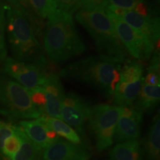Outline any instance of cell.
Wrapping results in <instances>:
<instances>
[{
    "label": "cell",
    "mask_w": 160,
    "mask_h": 160,
    "mask_svg": "<svg viewBox=\"0 0 160 160\" xmlns=\"http://www.w3.org/2000/svg\"><path fill=\"white\" fill-rule=\"evenodd\" d=\"M47 18L43 44L52 62H64L85 51L86 45L78 33L73 16L56 8Z\"/></svg>",
    "instance_id": "obj_1"
},
{
    "label": "cell",
    "mask_w": 160,
    "mask_h": 160,
    "mask_svg": "<svg viewBox=\"0 0 160 160\" xmlns=\"http://www.w3.org/2000/svg\"><path fill=\"white\" fill-rule=\"evenodd\" d=\"M5 11L6 30L13 58L47 69V60L26 13L8 4L5 5Z\"/></svg>",
    "instance_id": "obj_2"
},
{
    "label": "cell",
    "mask_w": 160,
    "mask_h": 160,
    "mask_svg": "<svg viewBox=\"0 0 160 160\" xmlns=\"http://www.w3.org/2000/svg\"><path fill=\"white\" fill-rule=\"evenodd\" d=\"M121 63L102 56H90L62 70V77L89 84L107 96L113 97L120 80Z\"/></svg>",
    "instance_id": "obj_3"
},
{
    "label": "cell",
    "mask_w": 160,
    "mask_h": 160,
    "mask_svg": "<svg viewBox=\"0 0 160 160\" xmlns=\"http://www.w3.org/2000/svg\"><path fill=\"white\" fill-rule=\"evenodd\" d=\"M75 18L94 40L100 56L121 64L125 61V50L116 33L111 19L105 11L81 8L76 13Z\"/></svg>",
    "instance_id": "obj_4"
},
{
    "label": "cell",
    "mask_w": 160,
    "mask_h": 160,
    "mask_svg": "<svg viewBox=\"0 0 160 160\" xmlns=\"http://www.w3.org/2000/svg\"><path fill=\"white\" fill-rule=\"evenodd\" d=\"M0 113L10 119L22 120L47 117L33 105L28 89L4 77L0 91Z\"/></svg>",
    "instance_id": "obj_5"
},
{
    "label": "cell",
    "mask_w": 160,
    "mask_h": 160,
    "mask_svg": "<svg viewBox=\"0 0 160 160\" xmlns=\"http://www.w3.org/2000/svg\"><path fill=\"white\" fill-rule=\"evenodd\" d=\"M121 106L98 105L91 108L88 118L91 131L95 136L96 148L102 151L114 142L116 126L121 117Z\"/></svg>",
    "instance_id": "obj_6"
},
{
    "label": "cell",
    "mask_w": 160,
    "mask_h": 160,
    "mask_svg": "<svg viewBox=\"0 0 160 160\" xmlns=\"http://www.w3.org/2000/svg\"><path fill=\"white\" fill-rule=\"evenodd\" d=\"M106 13L111 19L115 32L122 44L132 57L140 60L150 59L155 48L124 20L109 11Z\"/></svg>",
    "instance_id": "obj_7"
},
{
    "label": "cell",
    "mask_w": 160,
    "mask_h": 160,
    "mask_svg": "<svg viewBox=\"0 0 160 160\" xmlns=\"http://www.w3.org/2000/svg\"><path fill=\"white\" fill-rule=\"evenodd\" d=\"M3 71L28 90L42 87L49 73L47 69L37 65L19 61L14 58H6Z\"/></svg>",
    "instance_id": "obj_8"
},
{
    "label": "cell",
    "mask_w": 160,
    "mask_h": 160,
    "mask_svg": "<svg viewBox=\"0 0 160 160\" xmlns=\"http://www.w3.org/2000/svg\"><path fill=\"white\" fill-rule=\"evenodd\" d=\"M45 117L21 120L19 123V128L33 144L40 156L58 138L56 132L48 125Z\"/></svg>",
    "instance_id": "obj_9"
},
{
    "label": "cell",
    "mask_w": 160,
    "mask_h": 160,
    "mask_svg": "<svg viewBox=\"0 0 160 160\" xmlns=\"http://www.w3.org/2000/svg\"><path fill=\"white\" fill-rule=\"evenodd\" d=\"M91 153L83 145L58 137L42 152L41 160H89Z\"/></svg>",
    "instance_id": "obj_10"
},
{
    "label": "cell",
    "mask_w": 160,
    "mask_h": 160,
    "mask_svg": "<svg viewBox=\"0 0 160 160\" xmlns=\"http://www.w3.org/2000/svg\"><path fill=\"white\" fill-rule=\"evenodd\" d=\"M120 18L155 48L159 40V19L150 16H141L133 10H125Z\"/></svg>",
    "instance_id": "obj_11"
},
{
    "label": "cell",
    "mask_w": 160,
    "mask_h": 160,
    "mask_svg": "<svg viewBox=\"0 0 160 160\" xmlns=\"http://www.w3.org/2000/svg\"><path fill=\"white\" fill-rule=\"evenodd\" d=\"M91 107L82 99L73 107L62 108V120L73 128L79 134H83L86 121L88 120Z\"/></svg>",
    "instance_id": "obj_12"
},
{
    "label": "cell",
    "mask_w": 160,
    "mask_h": 160,
    "mask_svg": "<svg viewBox=\"0 0 160 160\" xmlns=\"http://www.w3.org/2000/svg\"><path fill=\"white\" fill-rule=\"evenodd\" d=\"M143 82L144 77L133 83H126L119 80L113 95L114 103L121 107L133 106Z\"/></svg>",
    "instance_id": "obj_13"
},
{
    "label": "cell",
    "mask_w": 160,
    "mask_h": 160,
    "mask_svg": "<svg viewBox=\"0 0 160 160\" xmlns=\"http://www.w3.org/2000/svg\"><path fill=\"white\" fill-rule=\"evenodd\" d=\"M142 121L125 117H120L116 126L114 140L118 143L139 140L141 135Z\"/></svg>",
    "instance_id": "obj_14"
},
{
    "label": "cell",
    "mask_w": 160,
    "mask_h": 160,
    "mask_svg": "<svg viewBox=\"0 0 160 160\" xmlns=\"http://www.w3.org/2000/svg\"><path fill=\"white\" fill-rule=\"evenodd\" d=\"M143 153L146 160H160V117L159 113L153 117L144 142Z\"/></svg>",
    "instance_id": "obj_15"
},
{
    "label": "cell",
    "mask_w": 160,
    "mask_h": 160,
    "mask_svg": "<svg viewBox=\"0 0 160 160\" xmlns=\"http://www.w3.org/2000/svg\"><path fill=\"white\" fill-rule=\"evenodd\" d=\"M110 160H143V151L139 140L119 142L110 151Z\"/></svg>",
    "instance_id": "obj_16"
},
{
    "label": "cell",
    "mask_w": 160,
    "mask_h": 160,
    "mask_svg": "<svg viewBox=\"0 0 160 160\" xmlns=\"http://www.w3.org/2000/svg\"><path fill=\"white\" fill-rule=\"evenodd\" d=\"M160 99V85H148L143 82L133 108L142 112L151 111L157 106Z\"/></svg>",
    "instance_id": "obj_17"
},
{
    "label": "cell",
    "mask_w": 160,
    "mask_h": 160,
    "mask_svg": "<svg viewBox=\"0 0 160 160\" xmlns=\"http://www.w3.org/2000/svg\"><path fill=\"white\" fill-rule=\"evenodd\" d=\"M45 118L50 128L56 132L57 135L64 138L70 142L77 145H82L79 133L63 120L50 117H45Z\"/></svg>",
    "instance_id": "obj_18"
},
{
    "label": "cell",
    "mask_w": 160,
    "mask_h": 160,
    "mask_svg": "<svg viewBox=\"0 0 160 160\" xmlns=\"http://www.w3.org/2000/svg\"><path fill=\"white\" fill-rule=\"evenodd\" d=\"M143 65L136 61L126 63L120 70V80L126 83H133L143 78Z\"/></svg>",
    "instance_id": "obj_19"
},
{
    "label": "cell",
    "mask_w": 160,
    "mask_h": 160,
    "mask_svg": "<svg viewBox=\"0 0 160 160\" xmlns=\"http://www.w3.org/2000/svg\"><path fill=\"white\" fill-rule=\"evenodd\" d=\"M22 144V129L19 125H16L14 133L7 138L4 143L2 151L0 155L1 158H8L13 160Z\"/></svg>",
    "instance_id": "obj_20"
},
{
    "label": "cell",
    "mask_w": 160,
    "mask_h": 160,
    "mask_svg": "<svg viewBox=\"0 0 160 160\" xmlns=\"http://www.w3.org/2000/svg\"><path fill=\"white\" fill-rule=\"evenodd\" d=\"M40 157L33 144L30 141L22 130V144L13 160H39Z\"/></svg>",
    "instance_id": "obj_21"
},
{
    "label": "cell",
    "mask_w": 160,
    "mask_h": 160,
    "mask_svg": "<svg viewBox=\"0 0 160 160\" xmlns=\"http://www.w3.org/2000/svg\"><path fill=\"white\" fill-rule=\"evenodd\" d=\"M30 8L40 19H46L51 12L57 8L53 0H28Z\"/></svg>",
    "instance_id": "obj_22"
},
{
    "label": "cell",
    "mask_w": 160,
    "mask_h": 160,
    "mask_svg": "<svg viewBox=\"0 0 160 160\" xmlns=\"http://www.w3.org/2000/svg\"><path fill=\"white\" fill-rule=\"evenodd\" d=\"M5 4L0 2V64L7 58V46L5 37Z\"/></svg>",
    "instance_id": "obj_23"
},
{
    "label": "cell",
    "mask_w": 160,
    "mask_h": 160,
    "mask_svg": "<svg viewBox=\"0 0 160 160\" xmlns=\"http://www.w3.org/2000/svg\"><path fill=\"white\" fill-rule=\"evenodd\" d=\"M57 8L73 16L82 7L81 0H53Z\"/></svg>",
    "instance_id": "obj_24"
},
{
    "label": "cell",
    "mask_w": 160,
    "mask_h": 160,
    "mask_svg": "<svg viewBox=\"0 0 160 160\" xmlns=\"http://www.w3.org/2000/svg\"><path fill=\"white\" fill-rule=\"evenodd\" d=\"M29 91L33 105L45 115V107L46 105V95L45 90L42 87H39L33 90H29Z\"/></svg>",
    "instance_id": "obj_25"
},
{
    "label": "cell",
    "mask_w": 160,
    "mask_h": 160,
    "mask_svg": "<svg viewBox=\"0 0 160 160\" xmlns=\"http://www.w3.org/2000/svg\"><path fill=\"white\" fill-rule=\"evenodd\" d=\"M16 125L0 119V155L6 139L14 133Z\"/></svg>",
    "instance_id": "obj_26"
},
{
    "label": "cell",
    "mask_w": 160,
    "mask_h": 160,
    "mask_svg": "<svg viewBox=\"0 0 160 160\" xmlns=\"http://www.w3.org/2000/svg\"><path fill=\"white\" fill-rule=\"evenodd\" d=\"M84 9L88 11H102L108 5V0H81Z\"/></svg>",
    "instance_id": "obj_27"
},
{
    "label": "cell",
    "mask_w": 160,
    "mask_h": 160,
    "mask_svg": "<svg viewBox=\"0 0 160 160\" xmlns=\"http://www.w3.org/2000/svg\"><path fill=\"white\" fill-rule=\"evenodd\" d=\"M111 5L124 10H133L135 6L142 0H108Z\"/></svg>",
    "instance_id": "obj_28"
},
{
    "label": "cell",
    "mask_w": 160,
    "mask_h": 160,
    "mask_svg": "<svg viewBox=\"0 0 160 160\" xmlns=\"http://www.w3.org/2000/svg\"><path fill=\"white\" fill-rule=\"evenodd\" d=\"M144 83L148 85H160L159 73L148 71L145 78H144Z\"/></svg>",
    "instance_id": "obj_29"
},
{
    "label": "cell",
    "mask_w": 160,
    "mask_h": 160,
    "mask_svg": "<svg viewBox=\"0 0 160 160\" xmlns=\"http://www.w3.org/2000/svg\"><path fill=\"white\" fill-rule=\"evenodd\" d=\"M133 11L137 12V13H139V15L144 16V17L148 15V13L147 6L145 5V4L144 3L143 1L140 2L138 3L137 5L135 6V8H133Z\"/></svg>",
    "instance_id": "obj_30"
},
{
    "label": "cell",
    "mask_w": 160,
    "mask_h": 160,
    "mask_svg": "<svg viewBox=\"0 0 160 160\" xmlns=\"http://www.w3.org/2000/svg\"><path fill=\"white\" fill-rule=\"evenodd\" d=\"M2 77H0V91H1L2 88Z\"/></svg>",
    "instance_id": "obj_31"
}]
</instances>
